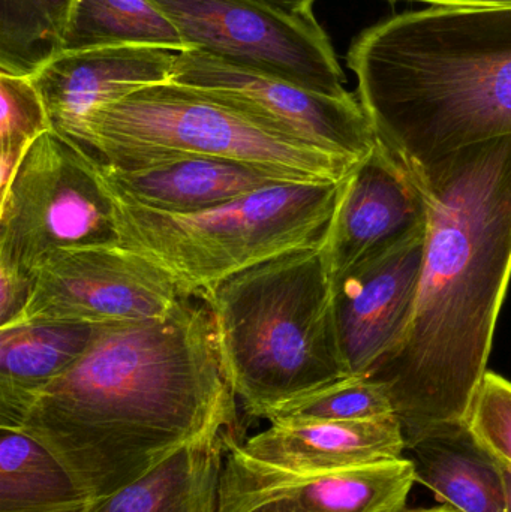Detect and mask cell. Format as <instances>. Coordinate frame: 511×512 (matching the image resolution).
Masks as SVG:
<instances>
[{
	"instance_id": "1",
	"label": "cell",
	"mask_w": 511,
	"mask_h": 512,
	"mask_svg": "<svg viewBox=\"0 0 511 512\" xmlns=\"http://www.w3.org/2000/svg\"><path fill=\"white\" fill-rule=\"evenodd\" d=\"M194 298L161 318L98 325L18 429L63 463L92 505L198 439L239 432L212 315Z\"/></svg>"
},
{
	"instance_id": "2",
	"label": "cell",
	"mask_w": 511,
	"mask_h": 512,
	"mask_svg": "<svg viewBox=\"0 0 511 512\" xmlns=\"http://www.w3.org/2000/svg\"><path fill=\"white\" fill-rule=\"evenodd\" d=\"M428 207L416 306L369 378L389 391L405 445L464 423L488 372L511 279V135L407 168Z\"/></svg>"
},
{
	"instance_id": "3",
	"label": "cell",
	"mask_w": 511,
	"mask_h": 512,
	"mask_svg": "<svg viewBox=\"0 0 511 512\" xmlns=\"http://www.w3.org/2000/svg\"><path fill=\"white\" fill-rule=\"evenodd\" d=\"M375 134L405 168L511 135V8L387 18L347 54Z\"/></svg>"
},
{
	"instance_id": "4",
	"label": "cell",
	"mask_w": 511,
	"mask_h": 512,
	"mask_svg": "<svg viewBox=\"0 0 511 512\" xmlns=\"http://www.w3.org/2000/svg\"><path fill=\"white\" fill-rule=\"evenodd\" d=\"M323 245L252 265L198 297L212 315L228 382L251 417L269 420L354 376L339 348Z\"/></svg>"
},
{
	"instance_id": "5",
	"label": "cell",
	"mask_w": 511,
	"mask_h": 512,
	"mask_svg": "<svg viewBox=\"0 0 511 512\" xmlns=\"http://www.w3.org/2000/svg\"><path fill=\"white\" fill-rule=\"evenodd\" d=\"M59 132L116 168L206 156L275 168L305 182H342L360 162L275 131L173 81L99 105Z\"/></svg>"
},
{
	"instance_id": "6",
	"label": "cell",
	"mask_w": 511,
	"mask_h": 512,
	"mask_svg": "<svg viewBox=\"0 0 511 512\" xmlns=\"http://www.w3.org/2000/svg\"><path fill=\"white\" fill-rule=\"evenodd\" d=\"M342 182L278 183L186 215L146 209L110 192L120 245L164 268L198 298L252 265L323 243Z\"/></svg>"
},
{
	"instance_id": "7",
	"label": "cell",
	"mask_w": 511,
	"mask_h": 512,
	"mask_svg": "<svg viewBox=\"0 0 511 512\" xmlns=\"http://www.w3.org/2000/svg\"><path fill=\"white\" fill-rule=\"evenodd\" d=\"M120 245L98 159L62 132L39 137L0 198V264L38 273L68 249Z\"/></svg>"
},
{
	"instance_id": "8",
	"label": "cell",
	"mask_w": 511,
	"mask_h": 512,
	"mask_svg": "<svg viewBox=\"0 0 511 512\" xmlns=\"http://www.w3.org/2000/svg\"><path fill=\"white\" fill-rule=\"evenodd\" d=\"M179 30L189 50L333 98L345 75L326 30L309 14L264 0H150Z\"/></svg>"
},
{
	"instance_id": "9",
	"label": "cell",
	"mask_w": 511,
	"mask_h": 512,
	"mask_svg": "<svg viewBox=\"0 0 511 512\" xmlns=\"http://www.w3.org/2000/svg\"><path fill=\"white\" fill-rule=\"evenodd\" d=\"M185 298L191 297L171 274L125 246L68 249L39 267L23 321H149Z\"/></svg>"
},
{
	"instance_id": "10",
	"label": "cell",
	"mask_w": 511,
	"mask_h": 512,
	"mask_svg": "<svg viewBox=\"0 0 511 512\" xmlns=\"http://www.w3.org/2000/svg\"><path fill=\"white\" fill-rule=\"evenodd\" d=\"M173 83L200 90L282 134L356 161L378 144L374 126L353 93L345 98L321 95L201 50L177 53Z\"/></svg>"
},
{
	"instance_id": "11",
	"label": "cell",
	"mask_w": 511,
	"mask_h": 512,
	"mask_svg": "<svg viewBox=\"0 0 511 512\" xmlns=\"http://www.w3.org/2000/svg\"><path fill=\"white\" fill-rule=\"evenodd\" d=\"M413 463L300 475L258 462L234 441L225 454L216 512H405Z\"/></svg>"
},
{
	"instance_id": "12",
	"label": "cell",
	"mask_w": 511,
	"mask_h": 512,
	"mask_svg": "<svg viewBox=\"0 0 511 512\" xmlns=\"http://www.w3.org/2000/svg\"><path fill=\"white\" fill-rule=\"evenodd\" d=\"M425 242L426 230L420 231L330 279L339 348L351 375H371L404 337L416 306Z\"/></svg>"
},
{
	"instance_id": "13",
	"label": "cell",
	"mask_w": 511,
	"mask_h": 512,
	"mask_svg": "<svg viewBox=\"0 0 511 512\" xmlns=\"http://www.w3.org/2000/svg\"><path fill=\"white\" fill-rule=\"evenodd\" d=\"M428 227V207L410 171L378 140L342 182L324 240L330 279Z\"/></svg>"
},
{
	"instance_id": "14",
	"label": "cell",
	"mask_w": 511,
	"mask_h": 512,
	"mask_svg": "<svg viewBox=\"0 0 511 512\" xmlns=\"http://www.w3.org/2000/svg\"><path fill=\"white\" fill-rule=\"evenodd\" d=\"M176 59V51L135 45L62 51L30 80L44 99L53 128L62 131L99 105L171 83Z\"/></svg>"
},
{
	"instance_id": "15",
	"label": "cell",
	"mask_w": 511,
	"mask_h": 512,
	"mask_svg": "<svg viewBox=\"0 0 511 512\" xmlns=\"http://www.w3.org/2000/svg\"><path fill=\"white\" fill-rule=\"evenodd\" d=\"M101 174L117 197L177 215L204 212L278 183L305 182L275 168L206 156H177L138 168L101 164Z\"/></svg>"
},
{
	"instance_id": "16",
	"label": "cell",
	"mask_w": 511,
	"mask_h": 512,
	"mask_svg": "<svg viewBox=\"0 0 511 512\" xmlns=\"http://www.w3.org/2000/svg\"><path fill=\"white\" fill-rule=\"evenodd\" d=\"M243 450L258 462L300 475L333 474L404 457L396 415L377 420L272 423Z\"/></svg>"
},
{
	"instance_id": "17",
	"label": "cell",
	"mask_w": 511,
	"mask_h": 512,
	"mask_svg": "<svg viewBox=\"0 0 511 512\" xmlns=\"http://www.w3.org/2000/svg\"><path fill=\"white\" fill-rule=\"evenodd\" d=\"M416 483L459 512H506L501 463L467 423L446 424L405 445Z\"/></svg>"
},
{
	"instance_id": "18",
	"label": "cell",
	"mask_w": 511,
	"mask_h": 512,
	"mask_svg": "<svg viewBox=\"0 0 511 512\" xmlns=\"http://www.w3.org/2000/svg\"><path fill=\"white\" fill-rule=\"evenodd\" d=\"M96 328L50 321L0 328V427L20 429L36 397L84 354Z\"/></svg>"
},
{
	"instance_id": "19",
	"label": "cell",
	"mask_w": 511,
	"mask_h": 512,
	"mask_svg": "<svg viewBox=\"0 0 511 512\" xmlns=\"http://www.w3.org/2000/svg\"><path fill=\"white\" fill-rule=\"evenodd\" d=\"M237 433H216L180 448L89 512H216L225 454L239 441Z\"/></svg>"
},
{
	"instance_id": "20",
	"label": "cell",
	"mask_w": 511,
	"mask_h": 512,
	"mask_svg": "<svg viewBox=\"0 0 511 512\" xmlns=\"http://www.w3.org/2000/svg\"><path fill=\"white\" fill-rule=\"evenodd\" d=\"M68 469L41 442L0 427V512H89Z\"/></svg>"
},
{
	"instance_id": "21",
	"label": "cell",
	"mask_w": 511,
	"mask_h": 512,
	"mask_svg": "<svg viewBox=\"0 0 511 512\" xmlns=\"http://www.w3.org/2000/svg\"><path fill=\"white\" fill-rule=\"evenodd\" d=\"M120 45L176 53L189 50L176 26L150 0H77L63 35L62 51Z\"/></svg>"
},
{
	"instance_id": "22",
	"label": "cell",
	"mask_w": 511,
	"mask_h": 512,
	"mask_svg": "<svg viewBox=\"0 0 511 512\" xmlns=\"http://www.w3.org/2000/svg\"><path fill=\"white\" fill-rule=\"evenodd\" d=\"M77 0H0V72L32 77L62 51Z\"/></svg>"
},
{
	"instance_id": "23",
	"label": "cell",
	"mask_w": 511,
	"mask_h": 512,
	"mask_svg": "<svg viewBox=\"0 0 511 512\" xmlns=\"http://www.w3.org/2000/svg\"><path fill=\"white\" fill-rule=\"evenodd\" d=\"M0 198L32 144L53 129L41 93L30 77L0 72Z\"/></svg>"
},
{
	"instance_id": "24",
	"label": "cell",
	"mask_w": 511,
	"mask_h": 512,
	"mask_svg": "<svg viewBox=\"0 0 511 512\" xmlns=\"http://www.w3.org/2000/svg\"><path fill=\"white\" fill-rule=\"evenodd\" d=\"M395 406L383 384L369 376H350L288 403L270 415L272 423L362 421L392 417Z\"/></svg>"
},
{
	"instance_id": "25",
	"label": "cell",
	"mask_w": 511,
	"mask_h": 512,
	"mask_svg": "<svg viewBox=\"0 0 511 512\" xmlns=\"http://www.w3.org/2000/svg\"><path fill=\"white\" fill-rule=\"evenodd\" d=\"M465 423L497 459L511 465V381L488 370L471 400Z\"/></svg>"
},
{
	"instance_id": "26",
	"label": "cell",
	"mask_w": 511,
	"mask_h": 512,
	"mask_svg": "<svg viewBox=\"0 0 511 512\" xmlns=\"http://www.w3.org/2000/svg\"><path fill=\"white\" fill-rule=\"evenodd\" d=\"M35 283V274L0 264V328L23 321Z\"/></svg>"
},
{
	"instance_id": "27",
	"label": "cell",
	"mask_w": 511,
	"mask_h": 512,
	"mask_svg": "<svg viewBox=\"0 0 511 512\" xmlns=\"http://www.w3.org/2000/svg\"><path fill=\"white\" fill-rule=\"evenodd\" d=\"M407 2L429 3L438 8H511V0H407Z\"/></svg>"
},
{
	"instance_id": "28",
	"label": "cell",
	"mask_w": 511,
	"mask_h": 512,
	"mask_svg": "<svg viewBox=\"0 0 511 512\" xmlns=\"http://www.w3.org/2000/svg\"><path fill=\"white\" fill-rule=\"evenodd\" d=\"M264 2L291 14H309L312 12L315 0H264Z\"/></svg>"
},
{
	"instance_id": "29",
	"label": "cell",
	"mask_w": 511,
	"mask_h": 512,
	"mask_svg": "<svg viewBox=\"0 0 511 512\" xmlns=\"http://www.w3.org/2000/svg\"><path fill=\"white\" fill-rule=\"evenodd\" d=\"M500 463L501 471H503L504 489H506V512H511V465L503 462V460H500Z\"/></svg>"
},
{
	"instance_id": "30",
	"label": "cell",
	"mask_w": 511,
	"mask_h": 512,
	"mask_svg": "<svg viewBox=\"0 0 511 512\" xmlns=\"http://www.w3.org/2000/svg\"><path fill=\"white\" fill-rule=\"evenodd\" d=\"M405 512H459L453 510V508L447 507V505H443V507L431 508V510H416V511H405Z\"/></svg>"
}]
</instances>
